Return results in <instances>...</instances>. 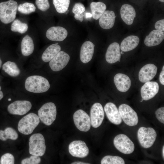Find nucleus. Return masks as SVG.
<instances>
[{"label": "nucleus", "mask_w": 164, "mask_h": 164, "mask_svg": "<svg viewBox=\"0 0 164 164\" xmlns=\"http://www.w3.org/2000/svg\"><path fill=\"white\" fill-rule=\"evenodd\" d=\"M73 120L77 128L80 131L86 132L91 126L90 118L84 111L79 109L75 111L73 115Z\"/></svg>", "instance_id": "1a4fd4ad"}, {"label": "nucleus", "mask_w": 164, "mask_h": 164, "mask_svg": "<svg viewBox=\"0 0 164 164\" xmlns=\"http://www.w3.org/2000/svg\"><path fill=\"white\" fill-rule=\"evenodd\" d=\"M71 164H89V163H85L80 161H77L72 162Z\"/></svg>", "instance_id": "a19ab883"}, {"label": "nucleus", "mask_w": 164, "mask_h": 164, "mask_svg": "<svg viewBox=\"0 0 164 164\" xmlns=\"http://www.w3.org/2000/svg\"><path fill=\"white\" fill-rule=\"evenodd\" d=\"M113 143L116 148L123 154H130L134 150V143L125 134H120L116 135L114 139Z\"/></svg>", "instance_id": "0eeeda50"}, {"label": "nucleus", "mask_w": 164, "mask_h": 164, "mask_svg": "<svg viewBox=\"0 0 164 164\" xmlns=\"http://www.w3.org/2000/svg\"><path fill=\"white\" fill-rule=\"evenodd\" d=\"M85 8L84 5L80 2L76 3L74 5L72 10V12L74 14V17L77 20L82 22Z\"/></svg>", "instance_id": "2f4dec72"}, {"label": "nucleus", "mask_w": 164, "mask_h": 164, "mask_svg": "<svg viewBox=\"0 0 164 164\" xmlns=\"http://www.w3.org/2000/svg\"><path fill=\"white\" fill-rule=\"evenodd\" d=\"M94 45L91 41L85 42L82 45L80 52V59L83 63H86L92 59L94 52Z\"/></svg>", "instance_id": "6ab92c4d"}, {"label": "nucleus", "mask_w": 164, "mask_h": 164, "mask_svg": "<svg viewBox=\"0 0 164 164\" xmlns=\"http://www.w3.org/2000/svg\"><path fill=\"white\" fill-rule=\"evenodd\" d=\"M34 44L32 38L26 35L22 39L21 43V50L22 54L28 56L31 54L34 50Z\"/></svg>", "instance_id": "a878e982"}, {"label": "nucleus", "mask_w": 164, "mask_h": 164, "mask_svg": "<svg viewBox=\"0 0 164 164\" xmlns=\"http://www.w3.org/2000/svg\"><path fill=\"white\" fill-rule=\"evenodd\" d=\"M70 59V56L68 54L63 51H60L50 61V67L53 71H59L65 67Z\"/></svg>", "instance_id": "9b49d317"}, {"label": "nucleus", "mask_w": 164, "mask_h": 164, "mask_svg": "<svg viewBox=\"0 0 164 164\" xmlns=\"http://www.w3.org/2000/svg\"><path fill=\"white\" fill-rule=\"evenodd\" d=\"M116 17L113 11H105L99 19L100 26L104 29H108L111 28L114 25Z\"/></svg>", "instance_id": "5701e85b"}, {"label": "nucleus", "mask_w": 164, "mask_h": 164, "mask_svg": "<svg viewBox=\"0 0 164 164\" xmlns=\"http://www.w3.org/2000/svg\"><path fill=\"white\" fill-rule=\"evenodd\" d=\"M155 28L156 30L162 32L164 31V19L157 21L155 24Z\"/></svg>", "instance_id": "58836bf2"}, {"label": "nucleus", "mask_w": 164, "mask_h": 164, "mask_svg": "<svg viewBox=\"0 0 164 164\" xmlns=\"http://www.w3.org/2000/svg\"><path fill=\"white\" fill-rule=\"evenodd\" d=\"M8 100L9 101H11V98H10L8 99Z\"/></svg>", "instance_id": "49530a36"}, {"label": "nucleus", "mask_w": 164, "mask_h": 164, "mask_svg": "<svg viewBox=\"0 0 164 164\" xmlns=\"http://www.w3.org/2000/svg\"><path fill=\"white\" fill-rule=\"evenodd\" d=\"M2 70L9 76L15 77L19 75L20 70L17 65L14 62L8 61L3 65Z\"/></svg>", "instance_id": "cd10ccee"}, {"label": "nucleus", "mask_w": 164, "mask_h": 164, "mask_svg": "<svg viewBox=\"0 0 164 164\" xmlns=\"http://www.w3.org/2000/svg\"><path fill=\"white\" fill-rule=\"evenodd\" d=\"M36 8L32 3L25 2L19 4L18 6L17 10L20 13L28 14L35 11Z\"/></svg>", "instance_id": "72a5a7b5"}, {"label": "nucleus", "mask_w": 164, "mask_h": 164, "mask_svg": "<svg viewBox=\"0 0 164 164\" xmlns=\"http://www.w3.org/2000/svg\"><path fill=\"white\" fill-rule=\"evenodd\" d=\"M114 81L117 89L120 91L125 92L130 88L131 80L126 75L118 73L114 77Z\"/></svg>", "instance_id": "aec40b11"}, {"label": "nucleus", "mask_w": 164, "mask_h": 164, "mask_svg": "<svg viewBox=\"0 0 164 164\" xmlns=\"http://www.w3.org/2000/svg\"><path fill=\"white\" fill-rule=\"evenodd\" d=\"M18 137L17 132L11 127H7L4 131L0 130V139L2 141H6L8 139L15 140Z\"/></svg>", "instance_id": "c85d7f7f"}, {"label": "nucleus", "mask_w": 164, "mask_h": 164, "mask_svg": "<svg viewBox=\"0 0 164 164\" xmlns=\"http://www.w3.org/2000/svg\"><path fill=\"white\" fill-rule=\"evenodd\" d=\"M104 114L103 107L99 103H96L92 106L90 111L91 125L94 128L100 126L102 123Z\"/></svg>", "instance_id": "ddd939ff"}, {"label": "nucleus", "mask_w": 164, "mask_h": 164, "mask_svg": "<svg viewBox=\"0 0 164 164\" xmlns=\"http://www.w3.org/2000/svg\"><path fill=\"white\" fill-rule=\"evenodd\" d=\"M159 86L154 81H147L141 89V94L143 100L147 101L153 98L158 93Z\"/></svg>", "instance_id": "4468645a"}, {"label": "nucleus", "mask_w": 164, "mask_h": 164, "mask_svg": "<svg viewBox=\"0 0 164 164\" xmlns=\"http://www.w3.org/2000/svg\"><path fill=\"white\" fill-rule=\"evenodd\" d=\"M137 138L141 146L144 148L151 147L155 141L157 134L155 129L151 127H141L137 132Z\"/></svg>", "instance_id": "423d86ee"}, {"label": "nucleus", "mask_w": 164, "mask_h": 164, "mask_svg": "<svg viewBox=\"0 0 164 164\" xmlns=\"http://www.w3.org/2000/svg\"><path fill=\"white\" fill-rule=\"evenodd\" d=\"M40 122L38 116L31 113L26 115L19 121L18 129L21 133L25 135L32 133Z\"/></svg>", "instance_id": "7ed1b4c3"}, {"label": "nucleus", "mask_w": 164, "mask_h": 164, "mask_svg": "<svg viewBox=\"0 0 164 164\" xmlns=\"http://www.w3.org/2000/svg\"><path fill=\"white\" fill-rule=\"evenodd\" d=\"M104 110L107 118L112 123L119 125L122 122V119L118 109L116 105L112 102H108L105 105Z\"/></svg>", "instance_id": "2eb2a0df"}, {"label": "nucleus", "mask_w": 164, "mask_h": 164, "mask_svg": "<svg viewBox=\"0 0 164 164\" xmlns=\"http://www.w3.org/2000/svg\"><path fill=\"white\" fill-rule=\"evenodd\" d=\"M18 4L16 1L10 0L0 3V20L5 24L13 21L16 18Z\"/></svg>", "instance_id": "f03ea898"}, {"label": "nucleus", "mask_w": 164, "mask_h": 164, "mask_svg": "<svg viewBox=\"0 0 164 164\" xmlns=\"http://www.w3.org/2000/svg\"><path fill=\"white\" fill-rule=\"evenodd\" d=\"M101 163V164H124L125 162L120 156L108 155L102 159Z\"/></svg>", "instance_id": "473e14b6"}, {"label": "nucleus", "mask_w": 164, "mask_h": 164, "mask_svg": "<svg viewBox=\"0 0 164 164\" xmlns=\"http://www.w3.org/2000/svg\"><path fill=\"white\" fill-rule=\"evenodd\" d=\"M164 39V32L154 30L146 36L144 43L146 46L152 47L159 45Z\"/></svg>", "instance_id": "4be33fe9"}, {"label": "nucleus", "mask_w": 164, "mask_h": 164, "mask_svg": "<svg viewBox=\"0 0 164 164\" xmlns=\"http://www.w3.org/2000/svg\"><path fill=\"white\" fill-rule=\"evenodd\" d=\"M120 15L123 21L128 25L132 24L136 16V12L134 7L128 4H125L121 7Z\"/></svg>", "instance_id": "412c9836"}, {"label": "nucleus", "mask_w": 164, "mask_h": 164, "mask_svg": "<svg viewBox=\"0 0 164 164\" xmlns=\"http://www.w3.org/2000/svg\"><path fill=\"white\" fill-rule=\"evenodd\" d=\"M32 106L29 101L18 100L9 104L7 110L10 114L22 115L27 113L31 109Z\"/></svg>", "instance_id": "9d476101"}, {"label": "nucleus", "mask_w": 164, "mask_h": 164, "mask_svg": "<svg viewBox=\"0 0 164 164\" xmlns=\"http://www.w3.org/2000/svg\"><path fill=\"white\" fill-rule=\"evenodd\" d=\"M157 119L161 123H164V107H162L158 109L155 112Z\"/></svg>", "instance_id": "4c0bfd02"}, {"label": "nucleus", "mask_w": 164, "mask_h": 164, "mask_svg": "<svg viewBox=\"0 0 164 164\" xmlns=\"http://www.w3.org/2000/svg\"><path fill=\"white\" fill-rule=\"evenodd\" d=\"M2 61L0 57V68L1 67L2 65Z\"/></svg>", "instance_id": "c03bdc74"}, {"label": "nucleus", "mask_w": 164, "mask_h": 164, "mask_svg": "<svg viewBox=\"0 0 164 164\" xmlns=\"http://www.w3.org/2000/svg\"><path fill=\"white\" fill-rule=\"evenodd\" d=\"M106 5L101 2H91L90 8L93 18L95 20L99 19L106 11Z\"/></svg>", "instance_id": "bb28decb"}, {"label": "nucleus", "mask_w": 164, "mask_h": 164, "mask_svg": "<svg viewBox=\"0 0 164 164\" xmlns=\"http://www.w3.org/2000/svg\"><path fill=\"white\" fill-rule=\"evenodd\" d=\"M164 146L163 145L162 149V156L163 159H164Z\"/></svg>", "instance_id": "37998d69"}, {"label": "nucleus", "mask_w": 164, "mask_h": 164, "mask_svg": "<svg viewBox=\"0 0 164 164\" xmlns=\"http://www.w3.org/2000/svg\"><path fill=\"white\" fill-rule=\"evenodd\" d=\"M139 40L138 37L136 36H128L122 41L120 48L122 51L124 52L132 50L138 46Z\"/></svg>", "instance_id": "b1692460"}, {"label": "nucleus", "mask_w": 164, "mask_h": 164, "mask_svg": "<svg viewBox=\"0 0 164 164\" xmlns=\"http://www.w3.org/2000/svg\"><path fill=\"white\" fill-rule=\"evenodd\" d=\"M11 30L14 32H18L23 34L26 32L28 29L26 23L22 22L18 19H15L12 24Z\"/></svg>", "instance_id": "7c9ffc66"}, {"label": "nucleus", "mask_w": 164, "mask_h": 164, "mask_svg": "<svg viewBox=\"0 0 164 164\" xmlns=\"http://www.w3.org/2000/svg\"><path fill=\"white\" fill-rule=\"evenodd\" d=\"M118 110L122 119L128 126H133L136 125L138 119L136 112L129 106L126 104L120 105Z\"/></svg>", "instance_id": "6e6552de"}, {"label": "nucleus", "mask_w": 164, "mask_h": 164, "mask_svg": "<svg viewBox=\"0 0 164 164\" xmlns=\"http://www.w3.org/2000/svg\"><path fill=\"white\" fill-rule=\"evenodd\" d=\"M1 87L0 86V100L3 97V94L2 92L1 91Z\"/></svg>", "instance_id": "79ce46f5"}, {"label": "nucleus", "mask_w": 164, "mask_h": 164, "mask_svg": "<svg viewBox=\"0 0 164 164\" xmlns=\"http://www.w3.org/2000/svg\"><path fill=\"white\" fill-rule=\"evenodd\" d=\"M67 35V30L64 27L60 26L51 27L48 29L46 33V37L53 41H63Z\"/></svg>", "instance_id": "dca6fc26"}, {"label": "nucleus", "mask_w": 164, "mask_h": 164, "mask_svg": "<svg viewBox=\"0 0 164 164\" xmlns=\"http://www.w3.org/2000/svg\"><path fill=\"white\" fill-rule=\"evenodd\" d=\"M40 162L41 159L39 156L32 155L29 158L23 159L21 161V164H38Z\"/></svg>", "instance_id": "c9c22d12"}, {"label": "nucleus", "mask_w": 164, "mask_h": 164, "mask_svg": "<svg viewBox=\"0 0 164 164\" xmlns=\"http://www.w3.org/2000/svg\"><path fill=\"white\" fill-rule=\"evenodd\" d=\"M160 2H164V0H159Z\"/></svg>", "instance_id": "a18cd8bd"}, {"label": "nucleus", "mask_w": 164, "mask_h": 164, "mask_svg": "<svg viewBox=\"0 0 164 164\" xmlns=\"http://www.w3.org/2000/svg\"><path fill=\"white\" fill-rule=\"evenodd\" d=\"M121 57L120 47L117 42H114L108 46L105 54L106 61L109 63L119 62Z\"/></svg>", "instance_id": "a211bd4d"}, {"label": "nucleus", "mask_w": 164, "mask_h": 164, "mask_svg": "<svg viewBox=\"0 0 164 164\" xmlns=\"http://www.w3.org/2000/svg\"><path fill=\"white\" fill-rule=\"evenodd\" d=\"M69 153L73 156L83 158L87 156L89 150L85 143L81 140H75L70 143L68 147Z\"/></svg>", "instance_id": "f8f14e48"}, {"label": "nucleus", "mask_w": 164, "mask_h": 164, "mask_svg": "<svg viewBox=\"0 0 164 164\" xmlns=\"http://www.w3.org/2000/svg\"><path fill=\"white\" fill-rule=\"evenodd\" d=\"M143 101V100L142 99H141V100L140 101V102H142Z\"/></svg>", "instance_id": "09e8293b"}, {"label": "nucleus", "mask_w": 164, "mask_h": 164, "mask_svg": "<svg viewBox=\"0 0 164 164\" xmlns=\"http://www.w3.org/2000/svg\"><path fill=\"white\" fill-rule=\"evenodd\" d=\"M61 49V47L58 43L50 45L46 49L42 55L43 61L45 62H49L60 51Z\"/></svg>", "instance_id": "393cba45"}, {"label": "nucleus", "mask_w": 164, "mask_h": 164, "mask_svg": "<svg viewBox=\"0 0 164 164\" xmlns=\"http://www.w3.org/2000/svg\"><path fill=\"white\" fill-rule=\"evenodd\" d=\"M56 108L55 104L51 102L44 104L38 110V116L45 125L50 126L55 120L56 115Z\"/></svg>", "instance_id": "20e7f679"}, {"label": "nucleus", "mask_w": 164, "mask_h": 164, "mask_svg": "<svg viewBox=\"0 0 164 164\" xmlns=\"http://www.w3.org/2000/svg\"><path fill=\"white\" fill-rule=\"evenodd\" d=\"M50 85L48 80L39 75H32L28 77L25 82V88L28 91L34 93L47 91Z\"/></svg>", "instance_id": "f257e3e1"}, {"label": "nucleus", "mask_w": 164, "mask_h": 164, "mask_svg": "<svg viewBox=\"0 0 164 164\" xmlns=\"http://www.w3.org/2000/svg\"><path fill=\"white\" fill-rule=\"evenodd\" d=\"M157 67L155 65L149 63L142 67L138 73V78L142 83H145L152 80L156 75Z\"/></svg>", "instance_id": "f3484780"}, {"label": "nucleus", "mask_w": 164, "mask_h": 164, "mask_svg": "<svg viewBox=\"0 0 164 164\" xmlns=\"http://www.w3.org/2000/svg\"><path fill=\"white\" fill-rule=\"evenodd\" d=\"M123 52L122 51L121 53L120 52V53H121V54H123Z\"/></svg>", "instance_id": "de8ad7c7"}, {"label": "nucleus", "mask_w": 164, "mask_h": 164, "mask_svg": "<svg viewBox=\"0 0 164 164\" xmlns=\"http://www.w3.org/2000/svg\"><path fill=\"white\" fill-rule=\"evenodd\" d=\"M0 161L1 164H14V157L11 154L6 153L2 156Z\"/></svg>", "instance_id": "f704fd0d"}, {"label": "nucleus", "mask_w": 164, "mask_h": 164, "mask_svg": "<svg viewBox=\"0 0 164 164\" xmlns=\"http://www.w3.org/2000/svg\"><path fill=\"white\" fill-rule=\"evenodd\" d=\"M70 2V0H53L56 11L60 14L64 13L67 10Z\"/></svg>", "instance_id": "c756f323"}, {"label": "nucleus", "mask_w": 164, "mask_h": 164, "mask_svg": "<svg viewBox=\"0 0 164 164\" xmlns=\"http://www.w3.org/2000/svg\"><path fill=\"white\" fill-rule=\"evenodd\" d=\"M35 2L38 8L41 11H45L50 8L48 0H36Z\"/></svg>", "instance_id": "e433bc0d"}, {"label": "nucleus", "mask_w": 164, "mask_h": 164, "mask_svg": "<svg viewBox=\"0 0 164 164\" xmlns=\"http://www.w3.org/2000/svg\"><path fill=\"white\" fill-rule=\"evenodd\" d=\"M164 66H163V67L162 68V70L161 71L160 73L159 76V80L161 84L163 85H164Z\"/></svg>", "instance_id": "ea45409f"}, {"label": "nucleus", "mask_w": 164, "mask_h": 164, "mask_svg": "<svg viewBox=\"0 0 164 164\" xmlns=\"http://www.w3.org/2000/svg\"><path fill=\"white\" fill-rule=\"evenodd\" d=\"M29 152L32 155L41 156L44 154L46 146L43 135L39 133L32 135L30 137Z\"/></svg>", "instance_id": "39448f33"}, {"label": "nucleus", "mask_w": 164, "mask_h": 164, "mask_svg": "<svg viewBox=\"0 0 164 164\" xmlns=\"http://www.w3.org/2000/svg\"><path fill=\"white\" fill-rule=\"evenodd\" d=\"M0 163H1V161H0Z\"/></svg>", "instance_id": "8fccbe9b"}]
</instances>
